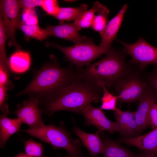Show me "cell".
<instances>
[{
  "instance_id": "f546056e",
  "label": "cell",
  "mask_w": 157,
  "mask_h": 157,
  "mask_svg": "<svg viewBox=\"0 0 157 157\" xmlns=\"http://www.w3.org/2000/svg\"><path fill=\"white\" fill-rule=\"evenodd\" d=\"M8 86H0V109L3 114L8 115L10 113L8 105L6 103L7 99V92Z\"/></svg>"
},
{
  "instance_id": "4dcf8cb0",
  "label": "cell",
  "mask_w": 157,
  "mask_h": 157,
  "mask_svg": "<svg viewBox=\"0 0 157 157\" xmlns=\"http://www.w3.org/2000/svg\"><path fill=\"white\" fill-rule=\"evenodd\" d=\"M11 71L5 66L0 64V86H8L10 83L9 77Z\"/></svg>"
},
{
  "instance_id": "e575fe53",
  "label": "cell",
  "mask_w": 157,
  "mask_h": 157,
  "mask_svg": "<svg viewBox=\"0 0 157 157\" xmlns=\"http://www.w3.org/2000/svg\"><path fill=\"white\" fill-rule=\"evenodd\" d=\"M13 157H32L26 153L21 152L19 153Z\"/></svg>"
},
{
  "instance_id": "83f0119b",
  "label": "cell",
  "mask_w": 157,
  "mask_h": 157,
  "mask_svg": "<svg viewBox=\"0 0 157 157\" xmlns=\"http://www.w3.org/2000/svg\"><path fill=\"white\" fill-rule=\"evenodd\" d=\"M48 15L55 17L58 13L60 7L56 0H43L40 6Z\"/></svg>"
},
{
  "instance_id": "7a4b0ae2",
  "label": "cell",
  "mask_w": 157,
  "mask_h": 157,
  "mask_svg": "<svg viewBox=\"0 0 157 157\" xmlns=\"http://www.w3.org/2000/svg\"><path fill=\"white\" fill-rule=\"evenodd\" d=\"M106 56L79 71L80 76L97 86L107 89L120 80L134 73L132 66L126 60L124 50L110 48Z\"/></svg>"
},
{
  "instance_id": "5b68a950",
  "label": "cell",
  "mask_w": 157,
  "mask_h": 157,
  "mask_svg": "<svg viewBox=\"0 0 157 157\" xmlns=\"http://www.w3.org/2000/svg\"><path fill=\"white\" fill-rule=\"evenodd\" d=\"M48 46H52L61 51L70 62L80 67L88 65L92 61L106 54L109 49L96 45L91 38L85 42L69 47H64L50 42Z\"/></svg>"
},
{
  "instance_id": "5bb4252c",
  "label": "cell",
  "mask_w": 157,
  "mask_h": 157,
  "mask_svg": "<svg viewBox=\"0 0 157 157\" xmlns=\"http://www.w3.org/2000/svg\"><path fill=\"white\" fill-rule=\"evenodd\" d=\"M113 112L121 130L120 133L125 136V138L135 137L139 134L135 120V111H123L117 108Z\"/></svg>"
},
{
  "instance_id": "6da1fadb",
  "label": "cell",
  "mask_w": 157,
  "mask_h": 157,
  "mask_svg": "<svg viewBox=\"0 0 157 157\" xmlns=\"http://www.w3.org/2000/svg\"><path fill=\"white\" fill-rule=\"evenodd\" d=\"M102 87L80 76L57 92L43 104V112L49 115L66 110L81 113L86 106L101 99Z\"/></svg>"
},
{
  "instance_id": "ba28073f",
  "label": "cell",
  "mask_w": 157,
  "mask_h": 157,
  "mask_svg": "<svg viewBox=\"0 0 157 157\" xmlns=\"http://www.w3.org/2000/svg\"><path fill=\"white\" fill-rule=\"evenodd\" d=\"M124 47V51L130 55V63L136 65L142 71L148 65H157V48L151 45L142 38L134 43L129 44L116 39Z\"/></svg>"
},
{
  "instance_id": "8d00e7d4",
  "label": "cell",
  "mask_w": 157,
  "mask_h": 157,
  "mask_svg": "<svg viewBox=\"0 0 157 157\" xmlns=\"http://www.w3.org/2000/svg\"><path fill=\"white\" fill-rule=\"evenodd\" d=\"M79 157H91L90 156H83V155H82L81 156H80Z\"/></svg>"
},
{
  "instance_id": "4316f807",
  "label": "cell",
  "mask_w": 157,
  "mask_h": 157,
  "mask_svg": "<svg viewBox=\"0 0 157 157\" xmlns=\"http://www.w3.org/2000/svg\"><path fill=\"white\" fill-rule=\"evenodd\" d=\"M21 22L25 25H38V17L35 8H26L22 9Z\"/></svg>"
},
{
  "instance_id": "836d02e7",
  "label": "cell",
  "mask_w": 157,
  "mask_h": 157,
  "mask_svg": "<svg viewBox=\"0 0 157 157\" xmlns=\"http://www.w3.org/2000/svg\"><path fill=\"white\" fill-rule=\"evenodd\" d=\"M136 157H157V154L142 151L137 154Z\"/></svg>"
},
{
  "instance_id": "d6a6232c",
  "label": "cell",
  "mask_w": 157,
  "mask_h": 157,
  "mask_svg": "<svg viewBox=\"0 0 157 157\" xmlns=\"http://www.w3.org/2000/svg\"><path fill=\"white\" fill-rule=\"evenodd\" d=\"M22 9L26 8H35L41 6L43 0H19Z\"/></svg>"
},
{
  "instance_id": "9c48e42d",
  "label": "cell",
  "mask_w": 157,
  "mask_h": 157,
  "mask_svg": "<svg viewBox=\"0 0 157 157\" xmlns=\"http://www.w3.org/2000/svg\"><path fill=\"white\" fill-rule=\"evenodd\" d=\"M39 105L37 99L30 97L23 102L22 106L19 105L17 109L11 113L16 114L22 124L29 126V129H33L44 125L41 117L43 110Z\"/></svg>"
},
{
  "instance_id": "484cf974",
  "label": "cell",
  "mask_w": 157,
  "mask_h": 157,
  "mask_svg": "<svg viewBox=\"0 0 157 157\" xmlns=\"http://www.w3.org/2000/svg\"><path fill=\"white\" fill-rule=\"evenodd\" d=\"M26 153L32 157H46L43 152L44 148L41 142L37 143L32 139L24 142Z\"/></svg>"
},
{
  "instance_id": "8fae6325",
  "label": "cell",
  "mask_w": 157,
  "mask_h": 157,
  "mask_svg": "<svg viewBox=\"0 0 157 157\" xmlns=\"http://www.w3.org/2000/svg\"><path fill=\"white\" fill-rule=\"evenodd\" d=\"M157 102V96L150 87L139 100L137 109L135 111V116L139 133L149 126V112L152 106Z\"/></svg>"
},
{
  "instance_id": "8992f818",
  "label": "cell",
  "mask_w": 157,
  "mask_h": 157,
  "mask_svg": "<svg viewBox=\"0 0 157 157\" xmlns=\"http://www.w3.org/2000/svg\"><path fill=\"white\" fill-rule=\"evenodd\" d=\"M139 72L132 74L119 81L115 85L118 96L117 105L122 103L131 104L139 100L149 90V87Z\"/></svg>"
},
{
  "instance_id": "7c38bea8",
  "label": "cell",
  "mask_w": 157,
  "mask_h": 157,
  "mask_svg": "<svg viewBox=\"0 0 157 157\" xmlns=\"http://www.w3.org/2000/svg\"><path fill=\"white\" fill-rule=\"evenodd\" d=\"M117 141L136 147L142 151L157 154V128L143 135L124 138Z\"/></svg>"
},
{
  "instance_id": "74e56055",
  "label": "cell",
  "mask_w": 157,
  "mask_h": 157,
  "mask_svg": "<svg viewBox=\"0 0 157 157\" xmlns=\"http://www.w3.org/2000/svg\"><path fill=\"white\" fill-rule=\"evenodd\" d=\"M68 1V2H72V1Z\"/></svg>"
},
{
  "instance_id": "277c9868",
  "label": "cell",
  "mask_w": 157,
  "mask_h": 157,
  "mask_svg": "<svg viewBox=\"0 0 157 157\" xmlns=\"http://www.w3.org/2000/svg\"><path fill=\"white\" fill-rule=\"evenodd\" d=\"M21 131L51 144L55 149H65L68 157H79L83 155L81 142L78 139L74 140L70 133L62 127L49 124Z\"/></svg>"
},
{
  "instance_id": "603a6c76",
  "label": "cell",
  "mask_w": 157,
  "mask_h": 157,
  "mask_svg": "<svg viewBox=\"0 0 157 157\" xmlns=\"http://www.w3.org/2000/svg\"><path fill=\"white\" fill-rule=\"evenodd\" d=\"M109 11L108 8L103 5L95 15L91 28L100 34L104 31L108 23V16Z\"/></svg>"
},
{
  "instance_id": "7402d4cb",
  "label": "cell",
  "mask_w": 157,
  "mask_h": 157,
  "mask_svg": "<svg viewBox=\"0 0 157 157\" xmlns=\"http://www.w3.org/2000/svg\"><path fill=\"white\" fill-rule=\"evenodd\" d=\"M19 29L28 38L42 41L49 37L46 29L41 28L39 25H27L20 22Z\"/></svg>"
},
{
  "instance_id": "ffe728a7",
  "label": "cell",
  "mask_w": 157,
  "mask_h": 157,
  "mask_svg": "<svg viewBox=\"0 0 157 157\" xmlns=\"http://www.w3.org/2000/svg\"><path fill=\"white\" fill-rule=\"evenodd\" d=\"M88 8V6L84 4L76 8L60 7L58 13L54 17L59 21V24L64 23L65 21H75Z\"/></svg>"
},
{
  "instance_id": "d6986e66",
  "label": "cell",
  "mask_w": 157,
  "mask_h": 157,
  "mask_svg": "<svg viewBox=\"0 0 157 157\" xmlns=\"http://www.w3.org/2000/svg\"><path fill=\"white\" fill-rule=\"evenodd\" d=\"M9 61L11 71L20 73L28 69L31 65V59L28 52L19 49L11 56Z\"/></svg>"
},
{
  "instance_id": "cb8c5ba5",
  "label": "cell",
  "mask_w": 157,
  "mask_h": 157,
  "mask_svg": "<svg viewBox=\"0 0 157 157\" xmlns=\"http://www.w3.org/2000/svg\"><path fill=\"white\" fill-rule=\"evenodd\" d=\"M103 94L101 98V105L100 108L102 110L114 111L117 108V105L118 99L117 95H114L110 92L103 85H102Z\"/></svg>"
},
{
  "instance_id": "1f68e13d",
  "label": "cell",
  "mask_w": 157,
  "mask_h": 157,
  "mask_svg": "<svg viewBox=\"0 0 157 157\" xmlns=\"http://www.w3.org/2000/svg\"><path fill=\"white\" fill-rule=\"evenodd\" d=\"M148 123L154 129L157 128V104H154L150 110L148 117Z\"/></svg>"
},
{
  "instance_id": "44dd1931",
  "label": "cell",
  "mask_w": 157,
  "mask_h": 157,
  "mask_svg": "<svg viewBox=\"0 0 157 157\" xmlns=\"http://www.w3.org/2000/svg\"><path fill=\"white\" fill-rule=\"evenodd\" d=\"M102 4L97 1L91 9L83 13L72 23L79 31L82 28L91 27L93 21L96 13Z\"/></svg>"
},
{
  "instance_id": "ac0fdd59",
  "label": "cell",
  "mask_w": 157,
  "mask_h": 157,
  "mask_svg": "<svg viewBox=\"0 0 157 157\" xmlns=\"http://www.w3.org/2000/svg\"><path fill=\"white\" fill-rule=\"evenodd\" d=\"M99 131L104 146L101 157H136L137 154L122 147L117 142L104 136L101 132Z\"/></svg>"
},
{
  "instance_id": "30bf717a",
  "label": "cell",
  "mask_w": 157,
  "mask_h": 157,
  "mask_svg": "<svg viewBox=\"0 0 157 157\" xmlns=\"http://www.w3.org/2000/svg\"><path fill=\"white\" fill-rule=\"evenodd\" d=\"M81 113L87 126L93 125L100 131H106L111 134L115 132L120 133L117 122L108 119L101 108L93 107L90 104L84 108Z\"/></svg>"
},
{
  "instance_id": "f1b7e54d",
  "label": "cell",
  "mask_w": 157,
  "mask_h": 157,
  "mask_svg": "<svg viewBox=\"0 0 157 157\" xmlns=\"http://www.w3.org/2000/svg\"><path fill=\"white\" fill-rule=\"evenodd\" d=\"M144 79L157 96V65L152 71L147 74Z\"/></svg>"
},
{
  "instance_id": "9a60e30c",
  "label": "cell",
  "mask_w": 157,
  "mask_h": 157,
  "mask_svg": "<svg viewBox=\"0 0 157 157\" xmlns=\"http://www.w3.org/2000/svg\"><path fill=\"white\" fill-rule=\"evenodd\" d=\"M127 7V4L124 5L117 14L108 22L104 31L100 34L101 41L99 46L106 49L110 48L121 26Z\"/></svg>"
},
{
  "instance_id": "52a82bcc",
  "label": "cell",
  "mask_w": 157,
  "mask_h": 157,
  "mask_svg": "<svg viewBox=\"0 0 157 157\" xmlns=\"http://www.w3.org/2000/svg\"><path fill=\"white\" fill-rule=\"evenodd\" d=\"M21 6L19 0H1L0 1V17L2 20L6 32L9 39L8 45L17 50L21 46L17 42L16 32L21 22Z\"/></svg>"
},
{
  "instance_id": "d4e9b609",
  "label": "cell",
  "mask_w": 157,
  "mask_h": 157,
  "mask_svg": "<svg viewBox=\"0 0 157 157\" xmlns=\"http://www.w3.org/2000/svg\"><path fill=\"white\" fill-rule=\"evenodd\" d=\"M7 38L8 37L3 22L0 17V64L3 65L11 70L5 46Z\"/></svg>"
},
{
  "instance_id": "4fadbf2b",
  "label": "cell",
  "mask_w": 157,
  "mask_h": 157,
  "mask_svg": "<svg viewBox=\"0 0 157 157\" xmlns=\"http://www.w3.org/2000/svg\"><path fill=\"white\" fill-rule=\"evenodd\" d=\"M49 37L53 36L73 42L75 44L83 42L88 38L81 35L72 23L59 24L55 26H49L46 28Z\"/></svg>"
},
{
  "instance_id": "2e32d148",
  "label": "cell",
  "mask_w": 157,
  "mask_h": 157,
  "mask_svg": "<svg viewBox=\"0 0 157 157\" xmlns=\"http://www.w3.org/2000/svg\"><path fill=\"white\" fill-rule=\"evenodd\" d=\"M73 132L79 137L82 142L88 151L90 156L96 157L103 154L104 146L98 131L95 133H87L74 125Z\"/></svg>"
},
{
  "instance_id": "d590c367",
  "label": "cell",
  "mask_w": 157,
  "mask_h": 157,
  "mask_svg": "<svg viewBox=\"0 0 157 157\" xmlns=\"http://www.w3.org/2000/svg\"><path fill=\"white\" fill-rule=\"evenodd\" d=\"M56 157H68V156L67 154H66L64 156H61L59 154H58L57 155Z\"/></svg>"
},
{
  "instance_id": "e0dca14e",
  "label": "cell",
  "mask_w": 157,
  "mask_h": 157,
  "mask_svg": "<svg viewBox=\"0 0 157 157\" xmlns=\"http://www.w3.org/2000/svg\"><path fill=\"white\" fill-rule=\"evenodd\" d=\"M3 114L0 117V147L4 148L9 138L14 133L21 131L22 124L17 118L12 119Z\"/></svg>"
},
{
  "instance_id": "f35d334b",
  "label": "cell",
  "mask_w": 157,
  "mask_h": 157,
  "mask_svg": "<svg viewBox=\"0 0 157 157\" xmlns=\"http://www.w3.org/2000/svg\"></svg>"
},
{
  "instance_id": "3957f363",
  "label": "cell",
  "mask_w": 157,
  "mask_h": 157,
  "mask_svg": "<svg viewBox=\"0 0 157 157\" xmlns=\"http://www.w3.org/2000/svg\"><path fill=\"white\" fill-rule=\"evenodd\" d=\"M78 71L62 68L56 63H50L42 67L31 81L17 96L28 95L37 99L43 104L51 96L79 76Z\"/></svg>"
}]
</instances>
